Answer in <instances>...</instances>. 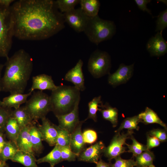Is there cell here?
I'll use <instances>...</instances> for the list:
<instances>
[{
    "instance_id": "cell-30",
    "label": "cell",
    "mask_w": 167,
    "mask_h": 167,
    "mask_svg": "<svg viewBox=\"0 0 167 167\" xmlns=\"http://www.w3.org/2000/svg\"><path fill=\"white\" fill-rule=\"evenodd\" d=\"M101 96L94 98L88 103V113L86 121L88 119H92L94 122L97 121L96 113L100 109L98 107H101L102 104Z\"/></svg>"
},
{
    "instance_id": "cell-31",
    "label": "cell",
    "mask_w": 167,
    "mask_h": 167,
    "mask_svg": "<svg viewBox=\"0 0 167 167\" xmlns=\"http://www.w3.org/2000/svg\"><path fill=\"white\" fill-rule=\"evenodd\" d=\"M57 136L56 145L59 147L70 146L71 133L67 130L61 128L56 125Z\"/></svg>"
},
{
    "instance_id": "cell-1",
    "label": "cell",
    "mask_w": 167,
    "mask_h": 167,
    "mask_svg": "<svg viewBox=\"0 0 167 167\" xmlns=\"http://www.w3.org/2000/svg\"><path fill=\"white\" fill-rule=\"evenodd\" d=\"M14 36L24 40H41L65 27L63 14L55 1L19 0L10 6Z\"/></svg>"
},
{
    "instance_id": "cell-28",
    "label": "cell",
    "mask_w": 167,
    "mask_h": 167,
    "mask_svg": "<svg viewBox=\"0 0 167 167\" xmlns=\"http://www.w3.org/2000/svg\"><path fill=\"white\" fill-rule=\"evenodd\" d=\"M135 166L148 167L153 165L155 156L153 153L149 150L144 151L135 157Z\"/></svg>"
},
{
    "instance_id": "cell-3",
    "label": "cell",
    "mask_w": 167,
    "mask_h": 167,
    "mask_svg": "<svg viewBox=\"0 0 167 167\" xmlns=\"http://www.w3.org/2000/svg\"><path fill=\"white\" fill-rule=\"evenodd\" d=\"M80 91L75 86L63 84L58 86L50 96L51 111L55 116L71 112L80 100Z\"/></svg>"
},
{
    "instance_id": "cell-14",
    "label": "cell",
    "mask_w": 167,
    "mask_h": 167,
    "mask_svg": "<svg viewBox=\"0 0 167 167\" xmlns=\"http://www.w3.org/2000/svg\"><path fill=\"white\" fill-rule=\"evenodd\" d=\"M83 65L82 60L79 59L76 65L67 72L65 76L66 81L71 82L80 91H84L85 89L82 69Z\"/></svg>"
},
{
    "instance_id": "cell-20",
    "label": "cell",
    "mask_w": 167,
    "mask_h": 167,
    "mask_svg": "<svg viewBox=\"0 0 167 167\" xmlns=\"http://www.w3.org/2000/svg\"><path fill=\"white\" fill-rule=\"evenodd\" d=\"M11 116L16 120L21 129L33 122L25 106L12 110Z\"/></svg>"
},
{
    "instance_id": "cell-12",
    "label": "cell",
    "mask_w": 167,
    "mask_h": 167,
    "mask_svg": "<svg viewBox=\"0 0 167 167\" xmlns=\"http://www.w3.org/2000/svg\"><path fill=\"white\" fill-rule=\"evenodd\" d=\"M134 66V64L126 65L121 64L115 72L109 75V84L114 87L126 83L132 75Z\"/></svg>"
},
{
    "instance_id": "cell-37",
    "label": "cell",
    "mask_w": 167,
    "mask_h": 167,
    "mask_svg": "<svg viewBox=\"0 0 167 167\" xmlns=\"http://www.w3.org/2000/svg\"><path fill=\"white\" fill-rule=\"evenodd\" d=\"M11 111L0 105V132L2 133L5 131V126Z\"/></svg>"
},
{
    "instance_id": "cell-32",
    "label": "cell",
    "mask_w": 167,
    "mask_h": 167,
    "mask_svg": "<svg viewBox=\"0 0 167 167\" xmlns=\"http://www.w3.org/2000/svg\"><path fill=\"white\" fill-rule=\"evenodd\" d=\"M140 122L138 115L125 119L122 122L120 126L116 131L120 132L123 129H127L129 131L135 130L138 131L139 127L138 124Z\"/></svg>"
},
{
    "instance_id": "cell-38",
    "label": "cell",
    "mask_w": 167,
    "mask_h": 167,
    "mask_svg": "<svg viewBox=\"0 0 167 167\" xmlns=\"http://www.w3.org/2000/svg\"><path fill=\"white\" fill-rule=\"evenodd\" d=\"M114 159L115 162L114 164L110 163V167H133L136 166L135 161L133 159H124L120 156Z\"/></svg>"
},
{
    "instance_id": "cell-11",
    "label": "cell",
    "mask_w": 167,
    "mask_h": 167,
    "mask_svg": "<svg viewBox=\"0 0 167 167\" xmlns=\"http://www.w3.org/2000/svg\"><path fill=\"white\" fill-rule=\"evenodd\" d=\"M105 148L102 141L98 142L82 151L78 156V160L96 164L104 153Z\"/></svg>"
},
{
    "instance_id": "cell-46",
    "label": "cell",
    "mask_w": 167,
    "mask_h": 167,
    "mask_svg": "<svg viewBox=\"0 0 167 167\" xmlns=\"http://www.w3.org/2000/svg\"><path fill=\"white\" fill-rule=\"evenodd\" d=\"M148 167H155V166L153 164L151 166Z\"/></svg>"
},
{
    "instance_id": "cell-43",
    "label": "cell",
    "mask_w": 167,
    "mask_h": 167,
    "mask_svg": "<svg viewBox=\"0 0 167 167\" xmlns=\"http://www.w3.org/2000/svg\"><path fill=\"white\" fill-rule=\"evenodd\" d=\"M96 164V167H110V163L105 162L100 158Z\"/></svg>"
},
{
    "instance_id": "cell-16",
    "label": "cell",
    "mask_w": 167,
    "mask_h": 167,
    "mask_svg": "<svg viewBox=\"0 0 167 167\" xmlns=\"http://www.w3.org/2000/svg\"><path fill=\"white\" fill-rule=\"evenodd\" d=\"M32 85L29 92H33L36 89L40 91L45 90H54L57 87L51 76L45 74H40L32 78Z\"/></svg>"
},
{
    "instance_id": "cell-19",
    "label": "cell",
    "mask_w": 167,
    "mask_h": 167,
    "mask_svg": "<svg viewBox=\"0 0 167 167\" xmlns=\"http://www.w3.org/2000/svg\"><path fill=\"white\" fill-rule=\"evenodd\" d=\"M31 125L21 129L16 141V145L19 151L34 155L30 133Z\"/></svg>"
},
{
    "instance_id": "cell-22",
    "label": "cell",
    "mask_w": 167,
    "mask_h": 167,
    "mask_svg": "<svg viewBox=\"0 0 167 167\" xmlns=\"http://www.w3.org/2000/svg\"><path fill=\"white\" fill-rule=\"evenodd\" d=\"M33 122L30 126V133L32 149L34 154H39L42 152L43 146L42 138L37 126L34 125Z\"/></svg>"
},
{
    "instance_id": "cell-24",
    "label": "cell",
    "mask_w": 167,
    "mask_h": 167,
    "mask_svg": "<svg viewBox=\"0 0 167 167\" xmlns=\"http://www.w3.org/2000/svg\"><path fill=\"white\" fill-rule=\"evenodd\" d=\"M62 161L60 147L55 145L54 148L45 156L36 159V163L39 164L44 162L49 164L50 167H54Z\"/></svg>"
},
{
    "instance_id": "cell-42",
    "label": "cell",
    "mask_w": 167,
    "mask_h": 167,
    "mask_svg": "<svg viewBox=\"0 0 167 167\" xmlns=\"http://www.w3.org/2000/svg\"><path fill=\"white\" fill-rule=\"evenodd\" d=\"M135 2L139 8L141 10L146 11L150 15H152L151 11L148 8L147 5L151 2L150 0H135Z\"/></svg>"
},
{
    "instance_id": "cell-26",
    "label": "cell",
    "mask_w": 167,
    "mask_h": 167,
    "mask_svg": "<svg viewBox=\"0 0 167 167\" xmlns=\"http://www.w3.org/2000/svg\"><path fill=\"white\" fill-rule=\"evenodd\" d=\"M101 108L99 111L105 119L109 121L112 124L113 127H116L118 122V111L116 108H113L109 105L108 103L102 105Z\"/></svg>"
},
{
    "instance_id": "cell-45",
    "label": "cell",
    "mask_w": 167,
    "mask_h": 167,
    "mask_svg": "<svg viewBox=\"0 0 167 167\" xmlns=\"http://www.w3.org/2000/svg\"><path fill=\"white\" fill-rule=\"evenodd\" d=\"M6 164V162L2 160L0 157V167H5Z\"/></svg>"
},
{
    "instance_id": "cell-13",
    "label": "cell",
    "mask_w": 167,
    "mask_h": 167,
    "mask_svg": "<svg viewBox=\"0 0 167 167\" xmlns=\"http://www.w3.org/2000/svg\"><path fill=\"white\" fill-rule=\"evenodd\" d=\"M146 46L151 56L160 57L167 52V42L163 37L161 32H157L150 38Z\"/></svg>"
},
{
    "instance_id": "cell-36",
    "label": "cell",
    "mask_w": 167,
    "mask_h": 167,
    "mask_svg": "<svg viewBox=\"0 0 167 167\" xmlns=\"http://www.w3.org/2000/svg\"><path fill=\"white\" fill-rule=\"evenodd\" d=\"M167 27V9L161 12L157 16L156 31L161 32Z\"/></svg>"
},
{
    "instance_id": "cell-41",
    "label": "cell",
    "mask_w": 167,
    "mask_h": 167,
    "mask_svg": "<svg viewBox=\"0 0 167 167\" xmlns=\"http://www.w3.org/2000/svg\"><path fill=\"white\" fill-rule=\"evenodd\" d=\"M160 141L155 137L150 136L149 135H147V147L148 150L154 147L159 146L160 144Z\"/></svg>"
},
{
    "instance_id": "cell-5",
    "label": "cell",
    "mask_w": 167,
    "mask_h": 167,
    "mask_svg": "<svg viewBox=\"0 0 167 167\" xmlns=\"http://www.w3.org/2000/svg\"><path fill=\"white\" fill-rule=\"evenodd\" d=\"M13 24L10 6L0 3V57L7 59L12 46Z\"/></svg>"
},
{
    "instance_id": "cell-7",
    "label": "cell",
    "mask_w": 167,
    "mask_h": 167,
    "mask_svg": "<svg viewBox=\"0 0 167 167\" xmlns=\"http://www.w3.org/2000/svg\"><path fill=\"white\" fill-rule=\"evenodd\" d=\"M111 60L109 54L106 51L96 49L89 59L88 68L92 76L96 78L109 74Z\"/></svg>"
},
{
    "instance_id": "cell-18",
    "label": "cell",
    "mask_w": 167,
    "mask_h": 167,
    "mask_svg": "<svg viewBox=\"0 0 167 167\" xmlns=\"http://www.w3.org/2000/svg\"><path fill=\"white\" fill-rule=\"evenodd\" d=\"M32 94V92H30L26 94H11L3 99L1 101L0 105L8 109H11L12 108L17 109L20 107L21 105L26 102L28 98Z\"/></svg>"
},
{
    "instance_id": "cell-33",
    "label": "cell",
    "mask_w": 167,
    "mask_h": 167,
    "mask_svg": "<svg viewBox=\"0 0 167 167\" xmlns=\"http://www.w3.org/2000/svg\"><path fill=\"white\" fill-rule=\"evenodd\" d=\"M79 0H57L55 2L58 9L62 13L69 12L79 3Z\"/></svg>"
},
{
    "instance_id": "cell-25",
    "label": "cell",
    "mask_w": 167,
    "mask_h": 167,
    "mask_svg": "<svg viewBox=\"0 0 167 167\" xmlns=\"http://www.w3.org/2000/svg\"><path fill=\"white\" fill-rule=\"evenodd\" d=\"M34 155L18 151L11 161L20 163L26 167H39Z\"/></svg>"
},
{
    "instance_id": "cell-8",
    "label": "cell",
    "mask_w": 167,
    "mask_h": 167,
    "mask_svg": "<svg viewBox=\"0 0 167 167\" xmlns=\"http://www.w3.org/2000/svg\"><path fill=\"white\" fill-rule=\"evenodd\" d=\"M133 133L132 131L129 130L126 133L120 134V132H116L110 143L105 148L104 152L105 156L109 161H110L112 159L126 152V148L123 146L126 145V139L130 138Z\"/></svg>"
},
{
    "instance_id": "cell-39",
    "label": "cell",
    "mask_w": 167,
    "mask_h": 167,
    "mask_svg": "<svg viewBox=\"0 0 167 167\" xmlns=\"http://www.w3.org/2000/svg\"><path fill=\"white\" fill-rule=\"evenodd\" d=\"M84 142L86 144H91L94 143L97 139L96 132L92 129H87L82 133Z\"/></svg>"
},
{
    "instance_id": "cell-23",
    "label": "cell",
    "mask_w": 167,
    "mask_h": 167,
    "mask_svg": "<svg viewBox=\"0 0 167 167\" xmlns=\"http://www.w3.org/2000/svg\"><path fill=\"white\" fill-rule=\"evenodd\" d=\"M79 4L82 11L89 17H93L98 15L100 6L99 0H81Z\"/></svg>"
},
{
    "instance_id": "cell-40",
    "label": "cell",
    "mask_w": 167,
    "mask_h": 167,
    "mask_svg": "<svg viewBox=\"0 0 167 167\" xmlns=\"http://www.w3.org/2000/svg\"><path fill=\"white\" fill-rule=\"evenodd\" d=\"M166 130L159 129H154L150 131L148 134L150 136L155 137L160 141L164 142L166 141L167 139Z\"/></svg>"
},
{
    "instance_id": "cell-9",
    "label": "cell",
    "mask_w": 167,
    "mask_h": 167,
    "mask_svg": "<svg viewBox=\"0 0 167 167\" xmlns=\"http://www.w3.org/2000/svg\"><path fill=\"white\" fill-rule=\"evenodd\" d=\"M63 14L65 22L75 31L78 32L84 31L89 17L83 12L80 7Z\"/></svg>"
},
{
    "instance_id": "cell-44",
    "label": "cell",
    "mask_w": 167,
    "mask_h": 167,
    "mask_svg": "<svg viewBox=\"0 0 167 167\" xmlns=\"http://www.w3.org/2000/svg\"><path fill=\"white\" fill-rule=\"evenodd\" d=\"M4 65L0 64V92L2 91L1 79V72Z\"/></svg>"
},
{
    "instance_id": "cell-17",
    "label": "cell",
    "mask_w": 167,
    "mask_h": 167,
    "mask_svg": "<svg viewBox=\"0 0 167 167\" xmlns=\"http://www.w3.org/2000/svg\"><path fill=\"white\" fill-rule=\"evenodd\" d=\"M86 120L80 121L73 131L71 133L70 147L72 151L78 156L86 148L81 128L83 123Z\"/></svg>"
},
{
    "instance_id": "cell-48",
    "label": "cell",
    "mask_w": 167,
    "mask_h": 167,
    "mask_svg": "<svg viewBox=\"0 0 167 167\" xmlns=\"http://www.w3.org/2000/svg\"><path fill=\"white\" fill-rule=\"evenodd\" d=\"M1 101H0V102H1Z\"/></svg>"
},
{
    "instance_id": "cell-15",
    "label": "cell",
    "mask_w": 167,
    "mask_h": 167,
    "mask_svg": "<svg viewBox=\"0 0 167 167\" xmlns=\"http://www.w3.org/2000/svg\"><path fill=\"white\" fill-rule=\"evenodd\" d=\"M41 120V124L37 127L41 133L43 141L46 142L50 146H55L58 134L56 125L52 123L46 117Z\"/></svg>"
},
{
    "instance_id": "cell-21",
    "label": "cell",
    "mask_w": 167,
    "mask_h": 167,
    "mask_svg": "<svg viewBox=\"0 0 167 167\" xmlns=\"http://www.w3.org/2000/svg\"><path fill=\"white\" fill-rule=\"evenodd\" d=\"M140 122L145 124L157 123L163 127L167 130V126L159 118L157 114L151 109L147 107L145 111L138 115Z\"/></svg>"
},
{
    "instance_id": "cell-29",
    "label": "cell",
    "mask_w": 167,
    "mask_h": 167,
    "mask_svg": "<svg viewBox=\"0 0 167 167\" xmlns=\"http://www.w3.org/2000/svg\"><path fill=\"white\" fill-rule=\"evenodd\" d=\"M18 151L14 143L11 141L6 142L0 154V157L5 162L8 160H11Z\"/></svg>"
},
{
    "instance_id": "cell-27",
    "label": "cell",
    "mask_w": 167,
    "mask_h": 167,
    "mask_svg": "<svg viewBox=\"0 0 167 167\" xmlns=\"http://www.w3.org/2000/svg\"><path fill=\"white\" fill-rule=\"evenodd\" d=\"M20 130L21 129L16 120L10 116L6 122L5 131L10 141L15 144Z\"/></svg>"
},
{
    "instance_id": "cell-35",
    "label": "cell",
    "mask_w": 167,
    "mask_h": 167,
    "mask_svg": "<svg viewBox=\"0 0 167 167\" xmlns=\"http://www.w3.org/2000/svg\"><path fill=\"white\" fill-rule=\"evenodd\" d=\"M60 148L62 161H73L77 158L78 155L72 151L70 146L60 147Z\"/></svg>"
},
{
    "instance_id": "cell-4",
    "label": "cell",
    "mask_w": 167,
    "mask_h": 167,
    "mask_svg": "<svg viewBox=\"0 0 167 167\" xmlns=\"http://www.w3.org/2000/svg\"><path fill=\"white\" fill-rule=\"evenodd\" d=\"M84 32L91 42L98 45L112 38L116 33V27L113 21L103 19L97 15L89 18Z\"/></svg>"
},
{
    "instance_id": "cell-10",
    "label": "cell",
    "mask_w": 167,
    "mask_h": 167,
    "mask_svg": "<svg viewBox=\"0 0 167 167\" xmlns=\"http://www.w3.org/2000/svg\"><path fill=\"white\" fill-rule=\"evenodd\" d=\"M80 100L76 102L74 109L66 114L56 115L59 123L58 127L71 133L80 121L79 115V105Z\"/></svg>"
},
{
    "instance_id": "cell-47",
    "label": "cell",
    "mask_w": 167,
    "mask_h": 167,
    "mask_svg": "<svg viewBox=\"0 0 167 167\" xmlns=\"http://www.w3.org/2000/svg\"><path fill=\"white\" fill-rule=\"evenodd\" d=\"M5 167H9L8 165L7 164H6V165H5Z\"/></svg>"
},
{
    "instance_id": "cell-2",
    "label": "cell",
    "mask_w": 167,
    "mask_h": 167,
    "mask_svg": "<svg viewBox=\"0 0 167 167\" xmlns=\"http://www.w3.org/2000/svg\"><path fill=\"white\" fill-rule=\"evenodd\" d=\"M5 66L2 91L11 94L24 93L32 71L31 56L24 49H20L6 59Z\"/></svg>"
},
{
    "instance_id": "cell-6",
    "label": "cell",
    "mask_w": 167,
    "mask_h": 167,
    "mask_svg": "<svg viewBox=\"0 0 167 167\" xmlns=\"http://www.w3.org/2000/svg\"><path fill=\"white\" fill-rule=\"evenodd\" d=\"M25 103L24 106L33 122L46 117L52 110L50 96L42 91L34 92Z\"/></svg>"
},
{
    "instance_id": "cell-34",
    "label": "cell",
    "mask_w": 167,
    "mask_h": 167,
    "mask_svg": "<svg viewBox=\"0 0 167 167\" xmlns=\"http://www.w3.org/2000/svg\"><path fill=\"white\" fill-rule=\"evenodd\" d=\"M130 138L132 140V144L129 145L126 143V145L129 149L127 152L132 153L133 157H135L143 152L148 150L146 145L138 142L132 135L131 136Z\"/></svg>"
}]
</instances>
